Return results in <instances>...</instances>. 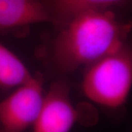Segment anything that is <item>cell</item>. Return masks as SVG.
Here are the masks:
<instances>
[{"instance_id":"7","label":"cell","mask_w":132,"mask_h":132,"mask_svg":"<svg viewBox=\"0 0 132 132\" xmlns=\"http://www.w3.org/2000/svg\"><path fill=\"white\" fill-rule=\"evenodd\" d=\"M32 76L19 57L0 43V87H19Z\"/></svg>"},{"instance_id":"5","label":"cell","mask_w":132,"mask_h":132,"mask_svg":"<svg viewBox=\"0 0 132 132\" xmlns=\"http://www.w3.org/2000/svg\"><path fill=\"white\" fill-rule=\"evenodd\" d=\"M52 22L41 0H0V32Z\"/></svg>"},{"instance_id":"6","label":"cell","mask_w":132,"mask_h":132,"mask_svg":"<svg viewBox=\"0 0 132 132\" xmlns=\"http://www.w3.org/2000/svg\"><path fill=\"white\" fill-rule=\"evenodd\" d=\"M52 23L63 26L76 16L91 10H111L131 0H41Z\"/></svg>"},{"instance_id":"1","label":"cell","mask_w":132,"mask_h":132,"mask_svg":"<svg viewBox=\"0 0 132 132\" xmlns=\"http://www.w3.org/2000/svg\"><path fill=\"white\" fill-rule=\"evenodd\" d=\"M50 48V60L60 73H71L125 46L131 25L112 10L84 13L62 26Z\"/></svg>"},{"instance_id":"4","label":"cell","mask_w":132,"mask_h":132,"mask_svg":"<svg viewBox=\"0 0 132 132\" xmlns=\"http://www.w3.org/2000/svg\"><path fill=\"white\" fill-rule=\"evenodd\" d=\"M79 118V112L70 98L69 85L60 79L51 85L44 96L33 132H70Z\"/></svg>"},{"instance_id":"3","label":"cell","mask_w":132,"mask_h":132,"mask_svg":"<svg viewBox=\"0 0 132 132\" xmlns=\"http://www.w3.org/2000/svg\"><path fill=\"white\" fill-rule=\"evenodd\" d=\"M43 98L42 78L32 76L0 101V129L4 132H24L33 126Z\"/></svg>"},{"instance_id":"2","label":"cell","mask_w":132,"mask_h":132,"mask_svg":"<svg viewBox=\"0 0 132 132\" xmlns=\"http://www.w3.org/2000/svg\"><path fill=\"white\" fill-rule=\"evenodd\" d=\"M131 82V52L125 46L91 64L82 81V89L95 104L118 109L126 102Z\"/></svg>"},{"instance_id":"8","label":"cell","mask_w":132,"mask_h":132,"mask_svg":"<svg viewBox=\"0 0 132 132\" xmlns=\"http://www.w3.org/2000/svg\"><path fill=\"white\" fill-rule=\"evenodd\" d=\"M0 132H4V131H3L2 130H1V129H0Z\"/></svg>"}]
</instances>
